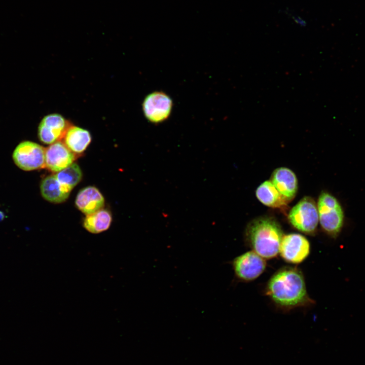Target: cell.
Instances as JSON below:
<instances>
[{
    "instance_id": "2e32d148",
    "label": "cell",
    "mask_w": 365,
    "mask_h": 365,
    "mask_svg": "<svg viewBox=\"0 0 365 365\" xmlns=\"http://www.w3.org/2000/svg\"><path fill=\"white\" fill-rule=\"evenodd\" d=\"M112 221L111 212L101 209L93 213L86 215L83 221V226L90 233L98 234L106 231Z\"/></svg>"
},
{
    "instance_id": "5bb4252c",
    "label": "cell",
    "mask_w": 365,
    "mask_h": 365,
    "mask_svg": "<svg viewBox=\"0 0 365 365\" xmlns=\"http://www.w3.org/2000/svg\"><path fill=\"white\" fill-rule=\"evenodd\" d=\"M63 138L66 146L76 154L83 152L91 141V136L88 130L75 126H71L68 129Z\"/></svg>"
},
{
    "instance_id": "6da1fadb",
    "label": "cell",
    "mask_w": 365,
    "mask_h": 365,
    "mask_svg": "<svg viewBox=\"0 0 365 365\" xmlns=\"http://www.w3.org/2000/svg\"><path fill=\"white\" fill-rule=\"evenodd\" d=\"M267 289L271 299L284 308L300 306L310 301L303 275L297 268L285 267L277 271L270 279Z\"/></svg>"
},
{
    "instance_id": "8fae6325",
    "label": "cell",
    "mask_w": 365,
    "mask_h": 365,
    "mask_svg": "<svg viewBox=\"0 0 365 365\" xmlns=\"http://www.w3.org/2000/svg\"><path fill=\"white\" fill-rule=\"evenodd\" d=\"M270 180L288 202L294 198L298 191V180L290 169L286 167L276 169Z\"/></svg>"
},
{
    "instance_id": "30bf717a",
    "label": "cell",
    "mask_w": 365,
    "mask_h": 365,
    "mask_svg": "<svg viewBox=\"0 0 365 365\" xmlns=\"http://www.w3.org/2000/svg\"><path fill=\"white\" fill-rule=\"evenodd\" d=\"M75 153L62 142L58 141L45 150V167L52 172H59L71 165Z\"/></svg>"
},
{
    "instance_id": "5b68a950",
    "label": "cell",
    "mask_w": 365,
    "mask_h": 365,
    "mask_svg": "<svg viewBox=\"0 0 365 365\" xmlns=\"http://www.w3.org/2000/svg\"><path fill=\"white\" fill-rule=\"evenodd\" d=\"M45 150L35 142L22 141L15 149L13 159L15 164L23 170L39 169L45 167Z\"/></svg>"
},
{
    "instance_id": "9c48e42d",
    "label": "cell",
    "mask_w": 365,
    "mask_h": 365,
    "mask_svg": "<svg viewBox=\"0 0 365 365\" xmlns=\"http://www.w3.org/2000/svg\"><path fill=\"white\" fill-rule=\"evenodd\" d=\"M70 123L58 114L46 116L41 121L38 128V137L45 144H52L63 138Z\"/></svg>"
},
{
    "instance_id": "7c38bea8",
    "label": "cell",
    "mask_w": 365,
    "mask_h": 365,
    "mask_svg": "<svg viewBox=\"0 0 365 365\" xmlns=\"http://www.w3.org/2000/svg\"><path fill=\"white\" fill-rule=\"evenodd\" d=\"M75 204L80 211L88 215L102 209L104 199L98 189L88 186L82 189L78 193Z\"/></svg>"
},
{
    "instance_id": "7a4b0ae2",
    "label": "cell",
    "mask_w": 365,
    "mask_h": 365,
    "mask_svg": "<svg viewBox=\"0 0 365 365\" xmlns=\"http://www.w3.org/2000/svg\"><path fill=\"white\" fill-rule=\"evenodd\" d=\"M246 236L253 251L265 259L276 257L279 252L283 233L279 224L269 217H261L247 226Z\"/></svg>"
},
{
    "instance_id": "ac0fdd59",
    "label": "cell",
    "mask_w": 365,
    "mask_h": 365,
    "mask_svg": "<svg viewBox=\"0 0 365 365\" xmlns=\"http://www.w3.org/2000/svg\"><path fill=\"white\" fill-rule=\"evenodd\" d=\"M4 218V213L0 211V221H2Z\"/></svg>"
},
{
    "instance_id": "52a82bcc",
    "label": "cell",
    "mask_w": 365,
    "mask_h": 365,
    "mask_svg": "<svg viewBox=\"0 0 365 365\" xmlns=\"http://www.w3.org/2000/svg\"><path fill=\"white\" fill-rule=\"evenodd\" d=\"M310 243L304 236L291 233L283 236L279 248L282 258L292 264L302 262L310 252Z\"/></svg>"
},
{
    "instance_id": "e0dca14e",
    "label": "cell",
    "mask_w": 365,
    "mask_h": 365,
    "mask_svg": "<svg viewBox=\"0 0 365 365\" xmlns=\"http://www.w3.org/2000/svg\"><path fill=\"white\" fill-rule=\"evenodd\" d=\"M55 175L61 185L71 191L81 181L82 172L78 165L72 163Z\"/></svg>"
},
{
    "instance_id": "9a60e30c",
    "label": "cell",
    "mask_w": 365,
    "mask_h": 365,
    "mask_svg": "<svg viewBox=\"0 0 365 365\" xmlns=\"http://www.w3.org/2000/svg\"><path fill=\"white\" fill-rule=\"evenodd\" d=\"M256 196L263 204L272 208L284 207L289 202L270 180H266L259 186Z\"/></svg>"
},
{
    "instance_id": "8992f818",
    "label": "cell",
    "mask_w": 365,
    "mask_h": 365,
    "mask_svg": "<svg viewBox=\"0 0 365 365\" xmlns=\"http://www.w3.org/2000/svg\"><path fill=\"white\" fill-rule=\"evenodd\" d=\"M173 106L171 97L163 91H154L144 99L142 108L146 119L151 123L159 124L170 116Z\"/></svg>"
},
{
    "instance_id": "3957f363",
    "label": "cell",
    "mask_w": 365,
    "mask_h": 365,
    "mask_svg": "<svg viewBox=\"0 0 365 365\" xmlns=\"http://www.w3.org/2000/svg\"><path fill=\"white\" fill-rule=\"evenodd\" d=\"M319 220L323 230L332 237H336L344 224V215L338 200L327 192H322L317 203Z\"/></svg>"
},
{
    "instance_id": "277c9868",
    "label": "cell",
    "mask_w": 365,
    "mask_h": 365,
    "mask_svg": "<svg viewBox=\"0 0 365 365\" xmlns=\"http://www.w3.org/2000/svg\"><path fill=\"white\" fill-rule=\"evenodd\" d=\"M288 218L291 225L299 231L312 234L319 221L317 206L312 198L305 197L290 210Z\"/></svg>"
},
{
    "instance_id": "4fadbf2b",
    "label": "cell",
    "mask_w": 365,
    "mask_h": 365,
    "mask_svg": "<svg viewBox=\"0 0 365 365\" xmlns=\"http://www.w3.org/2000/svg\"><path fill=\"white\" fill-rule=\"evenodd\" d=\"M40 190L42 196L48 201L60 203L65 201L71 191L58 180L55 175H50L41 181Z\"/></svg>"
},
{
    "instance_id": "ba28073f",
    "label": "cell",
    "mask_w": 365,
    "mask_h": 365,
    "mask_svg": "<svg viewBox=\"0 0 365 365\" xmlns=\"http://www.w3.org/2000/svg\"><path fill=\"white\" fill-rule=\"evenodd\" d=\"M266 266L264 258L254 251L246 252L236 258L233 262L236 276L245 281L258 278L264 272Z\"/></svg>"
}]
</instances>
